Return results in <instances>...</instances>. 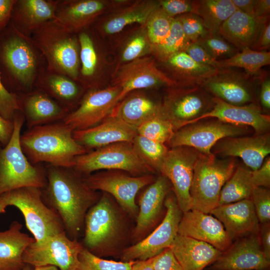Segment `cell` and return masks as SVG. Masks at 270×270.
Listing matches in <instances>:
<instances>
[{"label":"cell","mask_w":270,"mask_h":270,"mask_svg":"<svg viewBox=\"0 0 270 270\" xmlns=\"http://www.w3.org/2000/svg\"><path fill=\"white\" fill-rule=\"evenodd\" d=\"M70 168L50 166L47 171L46 196L60 218L65 231L76 239L87 212L99 200L96 190Z\"/></svg>","instance_id":"6da1fadb"},{"label":"cell","mask_w":270,"mask_h":270,"mask_svg":"<svg viewBox=\"0 0 270 270\" xmlns=\"http://www.w3.org/2000/svg\"><path fill=\"white\" fill-rule=\"evenodd\" d=\"M126 214L107 193L87 212L83 246L102 258L120 256L128 235Z\"/></svg>","instance_id":"7a4b0ae2"},{"label":"cell","mask_w":270,"mask_h":270,"mask_svg":"<svg viewBox=\"0 0 270 270\" xmlns=\"http://www.w3.org/2000/svg\"><path fill=\"white\" fill-rule=\"evenodd\" d=\"M73 132L63 122L33 126L20 135L21 146L32 164L46 162L70 168L76 157L86 152L74 138Z\"/></svg>","instance_id":"3957f363"},{"label":"cell","mask_w":270,"mask_h":270,"mask_svg":"<svg viewBox=\"0 0 270 270\" xmlns=\"http://www.w3.org/2000/svg\"><path fill=\"white\" fill-rule=\"evenodd\" d=\"M74 34L54 19L34 31L31 40L46 58L50 72L77 80L80 67V47Z\"/></svg>","instance_id":"277c9868"},{"label":"cell","mask_w":270,"mask_h":270,"mask_svg":"<svg viewBox=\"0 0 270 270\" xmlns=\"http://www.w3.org/2000/svg\"><path fill=\"white\" fill-rule=\"evenodd\" d=\"M12 136L0 150V196L18 188L46 185L42 171L34 166L24 152L20 142L24 119L16 116Z\"/></svg>","instance_id":"5b68a950"},{"label":"cell","mask_w":270,"mask_h":270,"mask_svg":"<svg viewBox=\"0 0 270 270\" xmlns=\"http://www.w3.org/2000/svg\"><path fill=\"white\" fill-rule=\"evenodd\" d=\"M235 166L234 159L220 160L214 154H200L194 169L190 190L191 210L208 214L217 207L222 189L232 174Z\"/></svg>","instance_id":"8992f818"},{"label":"cell","mask_w":270,"mask_h":270,"mask_svg":"<svg viewBox=\"0 0 270 270\" xmlns=\"http://www.w3.org/2000/svg\"><path fill=\"white\" fill-rule=\"evenodd\" d=\"M0 205L18 208L36 241L66 232L58 214L42 202L40 188L25 187L4 193L0 196Z\"/></svg>","instance_id":"52a82bcc"},{"label":"cell","mask_w":270,"mask_h":270,"mask_svg":"<svg viewBox=\"0 0 270 270\" xmlns=\"http://www.w3.org/2000/svg\"><path fill=\"white\" fill-rule=\"evenodd\" d=\"M73 168L84 174L107 170L125 171L132 176H140L155 172L138 156L132 143L128 142L112 144L78 156Z\"/></svg>","instance_id":"ba28073f"},{"label":"cell","mask_w":270,"mask_h":270,"mask_svg":"<svg viewBox=\"0 0 270 270\" xmlns=\"http://www.w3.org/2000/svg\"><path fill=\"white\" fill-rule=\"evenodd\" d=\"M165 215L158 226L140 241L126 248L120 258L122 262L145 260L170 248L178 234V227L183 212L171 190L166 196Z\"/></svg>","instance_id":"9c48e42d"},{"label":"cell","mask_w":270,"mask_h":270,"mask_svg":"<svg viewBox=\"0 0 270 270\" xmlns=\"http://www.w3.org/2000/svg\"><path fill=\"white\" fill-rule=\"evenodd\" d=\"M76 239H70L66 232L34 240L25 250L23 260L34 268L54 266L60 270H76L78 255L83 248Z\"/></svg>","instance_id":"30bf717a"},{"label":"cell","mask_w":270,"mask_h":270,"mask_svg":"<svg viewBox=\"0 0 270 270\" xmlns=\"http://www.w3.org/2000/svg\"><path fill=\"white\" fill-rule=\"evenodd\" d=\"M213 98L202 85L181 86L168 93L160 104V115L172 124L176 131L211 110Z\"/></svg>","instance_id":"8fae6325"},{"label":"cell","mask_w":270,"mask_h":270,"mask_svg":"<svg viewBox=\"0 0 270 270\" xmlns=\"http://www.w3.org/2000/svg\"><path fill=\"white\" fill-rule=\"evenodd\" d=\"M155 180L152 174L134 176L120 170L97 172L84 179L92 190L112 195L128 216L136 218L138 212V207L135 202L137 193Z\"/></svg>","instance_id":"7c38bea8"},{"label":"cell","mask_w":270,"mask_h":270,"mask_svg":"<svg viewBox=\"0 0 270 270\" xmlns=\"http://www.w3.org/2000/svg\"><path fill=\"white\" fill-rule=\"evenodd\" d=\"M200 154L189 146L171 148L160 170L161 174L170 182L178 204L183 213L192 208L190 190L194 166Z\"/></svg>","instance_id":"4fadbf2b"},{"label":"cell","mask_w":270,"mask_h":270,"mask_svg":"<svg viewBox=\"0 0 270 270\" xmlns=\"http://www.w3.org/2000/svg\"><path fill=\"white\" fill-rule=\"evenodd\" d=\"M248 126L225 123L218 120L204 122H196L176 130L168 144L170 148L186 146L201 154L210 156L212 148L221 139L240 136L246 134Z\"/></svg>","instance_id":"5bb4252c"},{"label":"cell","mask_w":270,"mask_h":270,"mask_svg":"<svg viewBox=\"0 0 270 270\" xmlns=\"http://www.w3.org/2000/svg\"><path fill=\"white\" fill-rule=\"evenodd\" d=\"M120 92L116 85L90 90L84 96L78 108L67 114L63 122L73 131L98 124L112 114L118 104Z\"/></svg>","instance_id":"9a60e30c"},{"label":"cell","mask_w":270,"mask_h":270,"mask_svg":"<svg viewBox=\"0 0 270 270\" xmlns=\"http://www.w3.org/2000/svg\"><path fill=\"white\" fill-rule=\"evenodd\" d=\"M114 85L121 88L118 101L131 91L160 86H176V82L160 70L151 57L142 56L120 66L115 74Z\"/></svg>","instance_id":"2e32d148"},{"label":"cell","mask_w":270,"mask_h":270,"mask_svg":"<svg viewBox=\"0 0 270 270\" xmlns=\"http://www.w3.org/2000/svg\"><path fill=\"white\" fill-rule=\"evenodd\" d=\"M270 267L258 234L234 240L204 270H269Z\"/></svg>","instance_id":"e0dca14e"},{"label":"cell","mask_w":270,"mask_h":270,"mask_svg":"<svg viewBox=\"0 0 270 270\" xmlns=\"http://www.w3.org/2000/svg\"><path fill=\"white\" fill-rule=\"evenodd\" d=\"M36 46L31 38L19 32L4 44V62L18 83L24 88H32L38 70Z\"/></svg>","instance_id":"ac0fdd59"},{"label":"cell","mask_w":270,"mask_h":270,"mask_svg":"<svg viewBox=\"0 0 270 270\" xmlns=\"http://www.w3.org/2000/svg\"><path fill=\"white\" fill-rule=\"evenodd\" d=\"M172 190L170 181L160 176L142 193L138 200V212L132 239L136 244L147 236L163 219L164 200Z\"/></svg>","instance_id":"d6986e66"},{"label":"cell","mask_w":270,"mask_h":270,"mask_svg":"<svg viewBox=\"0 0 270 270\" xmlns=\"http://www.w3.org/2000/svg\"><path fill=\"white\" fill-rule=\"evenodd\" d=\"M234 68H218V72L201 85L210 94L236 106L248 104L253 100L252 82L255 76Z\"/></svg>","instance_id":"ffe728a7"},{"label":"cell","mask_w":270,"mask_h":270,"mask_svg":"<svg viewBox=\"0 0 270 270\" xmlns=\"http://www.w3.org/2000/svg\"><path fill=\"white\" fill-rule=\"evenodd\" d=\"M178 233L206 242L221 252L226 250L233 242L218 218L197 210L183 213Z\"/></svg>","instance_id":"44dd1931"},{"label":"cell","mask_w":270,"mask_h":270,"mask_svg":"<svg viewBox=\"0 0 270 270\" xmlns=\"http://www.w3.org/2000/svg\"><path fill=\"white\" fill-rule=\"evenodd\" d=\"M214 152L224 157H239L252 170L258 169L270 153V134L226 137L213 146Z\"/></svg>","instance_id":"7402d4cb"},{"label":"cell","mask_w":270,"mask_h":270,"mask_svg":"<svg viewBox=\"0 0 270 270\" xmlns=\"http://www.w3.org/2000/svg\"><path fill=\"white\" fill-rule=\"evenodd\" d=\"M213 100L214 104L212 110L192 124L206 118H216L229 124L250 126L258 134H265L270 128V116L263 114L260 108L254 104L236 106L216 97H214Z\"/></svg>","instance_id":"603a6c76"},{"label":"cell","mask_w":270,"mask_h":270,"mask_svg":"<svg viewBox=\"0 0 270 270\" xmlns=\"http://www.w3.org/2000/svg\"><path fill=\"white\" fill-rule=\"evenodd\" d=\"M210 214L222 223L232 241L258 234L260 223L250 198L218 206Z\"/></svg>","instance_id":"cb8c5ba5"},{"label":"cell","mask_w":270,"mask_h":270,"mask_svg":"<svg viewBox=\"0 0 270 270\" xmlns=\"http://www.w3.org/2000/svg\"><path fill=\"white\" fill-rule=\"evenodd\" d=\"M137 134L136 128L112 115L94 127L73 132L74 138L86 149L120 142L132 143Z\"/></svg>","instance_id":"d4e9b609"},{"label":"cell","mask_w":270,"mask_h":270,"mask_svg":"<svg viewBox=\"0 0 270 270\" xmlns=\"http://www.w3.org/2000/svg\"><path fill=\"white\" fill-rule=\"evenodd\" d=\"M108 6L107 2L100 0H58L54 20L69 32H80Z\"/></svg>","instance_id":"484cf974"},{"label":"cell","mask_w":270,"mask_h":270,"mask_svg":"<svg viewBox=\"0 0 270 270\" xmlns=\"http://www.w3.org/2000/svg\"><path fill=\"white\" fill-rule=\"evenodd\" d=\"M170 248L184 270H204L222 252L206 242L179 234Z\"/></svg>","instance_id":"4316f807"},{"label":"cell","mask_w":270,"mask_h":270,"mask_svg":"<svg viewBox=\"0 0 270 270\" xmlns=\"http://www.w3.org/2000/svg\"><path fill=\"white\" fill-rule=\"evenodd\" d=\"M22 224L13 221L9 228L0 231V270H22L26 265L24 253L35 240L21 232Z\"/></svg>","instance_id":"83f0119b"},{"label":"cell","mask_w":270,"mask_h":270,"mask_svg":"<svg viewBox=\"0 0 270 270\" xmlns=\"http://www.w3.org/2000/svg\"><path fill=\"white\" fill-rule=\"evenodd\" d=\"M263 23L237 10L222 24L218 34L240 51L251 48L258 38Z\"/></svg>","instance_id":"f1b7e54d"},{"label":"cell","mask_w":270,"mask_h":270,"mask_svg":"<svg viewBox=\"0 0 270 270\" xmlns=\"http://www.w3.org/2000/svg\"><path fill=\"white\" fill-rule=\"evenodd\" d=\"M58 0H16V16L21 34L29 37L44 23L55 19Z\"/></svg>","instance_id":"f546056e"},{"label":"cell","mask_w":270,"mask_h":270,"mask_svg":"<svg viewBox=\"0 0 270 270\" xmlns=\"http://www.w3.org/2000/svg\"><path fill=\"white\" fill-rule=\"evenodd\" d=\"M174 78L177 86L201 85L216 74L218 68L194 61L184 52H177L164 62Z\"/></svg>","instance_id":"4dcf8cb0"},{"label":"cell","mask_w":270,"mask_h":270,"mask_svg":"<svg viewBox=\"0 0 270 270\" xmlns=\"http://www.w3.org/2000/svg\"><path fill=\"white\" fill-rule=\"evenodd\" d=\"M23 106L30 128L64 119L67 115L66 108L40 92H34L27 96Z\"/></svg>","instance_id":"1f68e13d"},{"label":"cell","mask_w":270,"mask_h":270,"mask_svg":"<svg viewBox=\"0 0 270 270\" xmlns=\"http://www.w3.org/2000/svg\"><path fill=\"white\" fill-rule=\"evenodd\" d=\"M160 104L142 94L130 96L118 104L111 115L137 128L148 120L160 115Z\"/></svg>","instance_id":"d6a6232c"},{"label":"cell","mask_w":270,"mask_h":270,"mask_svg":"<svg viewBox=\"0 0 270 270\" xmlns=\"http://www.w3.org/2000/svg\"><path fill=\"white\" fill-rule=\"evenodd\" d=\"M160 6L158 1L134 2L112 14L103 24L104 32L109 34L122 31L126 26L138 23L146 24L150 14Z\"/></svg>","instance_id":"836d02e7"},{"label":"cell","mask_w":270,"mask_h":270,"mask_svg":"<svg viewBox=\"0 0 270 270\" xmlns=\"http://www.w3.org/2000/svg\"><path fill=\"white\" fill-rule=\"evenodd\" d=\"M194 14L202 20L210 34H218L222 24L237 8L232 0H194Z\"/></svg>","instance_id":"e575fe53"},{"label":"cell","mask_w":270,"mask_h":270,"mask_svg":"<svg viewBox=\"0 0 270 270\" xmlns=\"http://www.w3.org/2000/svg\"><path fill=\"white\" fill-rule=\"evenodd\" d=\"M254 188L252 170L247 167L238 166L222 187L218 206L250 198Z\"/></svg>","instance_id":"d590c367"},{"label":"cell","mask_w":270,"mask_h":270,"mask_svg":"<svg viewBox=\"0 0 270 270\" xmlns=\"http://www.w3.org/2000/svg\"><path fill=\"white\" fill-rule=\"evenodd\" d=\"M270 64V52L268 51H256L245 48L230 58L216 61L218 68H240L246 72L256 75L260 69Z\"/></svg>","instance_id":"8d00e7d4"},{"label":"cell","mask_w":270,"mask_h":270,"mask_svg":"<svg viewBox=\"0 0 270 270\" xmlns=\"http://www.w3.org/2000/svg\"><path fill=\"white\" fill-rule=\"evenodd\" d=\"M132 144L140 158L155 172H160L168 150L166 146L138 134L134 138Z\"/></svg>","instance_id":"74e56055"},{"label":"cell","mask_w":270,"mask_h":270,"mask_svg":"<svg viewBox=\"0 0 270 270\" xmlns=\"http://www.w3.org/2000/svg\"><path fill=\"white\" fill-rule=\"evenodd\" d=\"M190 42L183 32L179 20L175 17L172 18L168 36L152 50L161 60L164 62L172 55L184 52Z\"/></svg>","instance_id":"f35d334b"},{"label":"cell","mask_w":270,"mask_h":270,"mask_svg":"<svg viewBox=\"0 0 270 270\" xmlns=\"http://www.w3.org/2000/svg\"><path fill=\"white\" fill-rule=\"evenodd\" d=\"M172 18L160 6L150 16L146 24V33L152 50L162 44L168 35Z\"/></svg>","instance_id":"ab89813d"},{"label":"cell","mask_w":270,"mask_h":270,"mask_svg":"<svg viewBox=\"0 0 270 270\" xmlns=\"http://www.w3.org/2000/svg\"><path fill=\"white\" fill-rule=\"evenodd\" d=\"M46 89L54 97L62 102H69L77 98L80 90L73 80L70 78L51 72L44 80Z\"/></svg>","instance_id":"60d3db41"},{"label":"cell","mask_w":270,"mask_h":270,"mask_svg":"<svg viewBox=\"0 0 270 270\" xmlns=\"http://www.w3.org/2000/svg\"><path fill=\"white\" fill-rule=\"evenodd\" d=\"M80 47V74L84 79L90 80L96 74L98 66V56L94 42L90 36L84 31L78 36Z\"/></svg>","instance_id":"b9f144b4"},{"label":"cell","mask_w":270,"mask_h":270,"mask_svg":"<svg viewBox=\"0 0 270 270\" xmlns=\"http://www.w3.org/2000/svg\"><path fill=\"white\" fill-rule=\"evenodd\" d=\"M136 130L140 136L164 144L168 142L175 132L172 124L160 115L146 121Z\"/></svg>","instance_id":"7bdbcfd3"},{"label":"cell","mask_w":270,"mask_h":270,"mask_svg":"<svg viewBox=\"0 0 270 270\" xmlns=\"http://www.w3.org/2000/svg\"><path fill=\"white\" fill-rule=\"evenodd\" d=\"M135 261L124 262L105 260L92 254L84 247L78 255L76 270H131Z\"/></svg>","instance_id":"ee69618b"},{"label":"cell","mask_w":270,"mask_h":270,"mask_svg":"<svg viewBox=\"0 0 270 270\" xmlns=\"http://www.w3.org/2000/svg\"><path fill=\"white\" fill-rule=\"evenodd\" d=\"M196 42L216 61L230 58L239 52L235 46L218 34H208Z\"/></svg>","instance_id":"f6af8a7d"},{"label":"cell","mask_w":270,"mask_h":270,"mask_svg":"<svg viewBox=\"0 0 270 270\" xmlns=\"http://www.w3.org/2000/svg\"><path fill=\"white\" fill-rule=\"evenodd\" d=\"M152 50L146 33H139L130 38L124 46L121 54V60L128 62L144 55Z\"/></svg>","instance_id":"bcb514c9"},{"label":"cell","mask_w":270,"mask_h":270,"mask_svg":"<svg viewBox=\"0 0 270 270\" xmlns=\"http://www.w3.org/2000/svg\"><path fill=\"white\" fill-rule=\"evenodd\" d=\"M176 18L179 20L186 38L190 42H196L210 34L201 18L196 14L187 13Z\"/></svg>","instance_id":"7dc6e473"},{"label":"cell","mask_w":270,"mask_h":270,"mask_svg":"<svg viewBox=\"0 0 270 270\" xmlns=\"http://www.w3.org/2000/svg\"><path fill=\"white\" fill-rule=\"evenodd\" d=\"M260 223L270 222V191L268 188L256 187L250 198Z\"/></svg>","instance_id":"c3c4849f"},{"label":"cell","mask_w":270,"mask_h":270,"mask_svg":"<svg viewBox=\"0 0 270 270\" xmlns=\"http://www.w3.org/2000/svg\"><path fill=\"white\" fill-rule=\"evenodd\" d=\"M19 110L17 96L4 88L0 77V114L5 119L13 121L16 111Z\"/></svg>","instance_id":"681fc988"},{"label":"cell","mask_w":270,"mask_h":270,"mask_svg":"<svg viewBox=\"0 0 270 270\" xmlns=\"http://www.w3.org/2000/svg\"><path fill=\"white\" fill-rule=\"evenodd\" d=\"M160 6L170 17L174 18L187 13H194V0H161Z\"/></svg>","instance_id":"f907efd6"},{"label":"cell","mask_w":270,"mask_h":270,"mask_svg":"<svg viewBox=\"0 0 270 270\" xmlns=\"http://www.w3.org/2000/svg\"><path fill=\"white\" fill-rule=\"evenodd\" d=\"M154 270H184L170 248L152 258Z\"/></svg>","instance_id":"816d5d0a"},{"label":"cell","mask_w":270,"mask_h":270,"mask_svg":"<svg viewBox=\"0 0 270 270\" xmlns=\"http://www.w3.org/2000/svg\"><path fill=\"white\" fill-rule=\"evenodd\" d=\"M184 52L198 63L216 67V60L196 42H190Z\"/></svg>","instance_id":"f5cc1de1"},{"label":"cell","mask_w":270,"mask_h":270,"mask_svg":"<svg viewBox=\"0 0 270 270\" xmlns=\"http://www.w3.org/2000/svg\"><path fill=\"white\" fill-rule=\"evenodd\" d=\"M252 180L255 187L268 188L270 186V158L266 157L260 167L252 170Z\"/></svg>","instance_id":"db71d44e"},{"label":"cell","mask_w":270,"mask_h":270,"mask_svg":"<svg viewBox=\"0 0 270 270\" xmlns=\"http://www.w3.org/2000/svg\"><path fill=\"white\" fill-rule=\"evenodd\" d=\"M270 46V24L269 20L262 24L259 34L254 43L251 46L256 51H267Z\"/></svg>","instance_id":"11a10c76"},{"label":"cell","mask_w":270,"mask_h":270,"mask_svg":"<svg viewBox=\"0 0 270 270\" xmlns=\"http://www.w3.org/2000/svg\"><path fill=\"white\" fill-rule=\"evenodd\" d=\"M258 236L262 252L266 258L270 260V224H260Z\"/></svg>","instance_id":"9f6ffc18"},{"label":"cell","mask_w":270,"mask_h":270,"mask_svg":"<svg viewBox=\"0 0 270 270\" xmlns=\"http://www.w3.org/2000/svg\"><path fill=\"white\" fill-rule=\"evenodd\" d=\"M270 13V0H256L254 16L262 22L269 20Z\"/></svg>","instance_id":"6f0895ef"},{"label":"cell","mask_w":270,"mask_h":270,"mask_svg":"<svg viewBox=\"0 0 270 270\" xmlns=\"http://www.w3.org/2000/svg\"><path fill=\"white\" fill-rule=\"evenodd\" d=\"M13 130V121L6 120L0 114V142L6 145L12 136Z\"/></svg>","instance_id":"680465c9"},{"label":"cell","mask_w":270,"mask_h":270,"mask_svg":"<svg viewBox=\"0 0 270 270\" xmlns=\"http://www.w3.org/2000/svg\"><path fill=\"white\" fill-rule=\"evenodd\" d=\"M16 0H0V27L8 20Z\"/></svg>","instance_id":"91938a15"},{"label":"cell","mask_w":270,"mask_h":270,"mask_svg":"<svg viewBox=\"0 0 270 270\" xmlns=\"http://www.w3.org/2000/svg\"><path fill=\"white\" fill-rule=\"evenodd\" d=\"M232 1L238 10L254 16L256 0H232Z\"/></svg>","instance_id":"94428289"},{"label":"cell","mask_w":270,"mask_h":270,"mask_svg":"<svg viewBox=\"0 0 270 270\" xmlns=\"http://www.w3.org/2000/svg\"><path fill=\"white\" fill-rule=\"evenodd\" d=\"M260 100L262 106L267 110L270 108V80L267 78L262 84Z\"/></svg>","instance_id":"6125c7cd"},{"label":"cell","mask_w":270,"mask_h":270,"mask_svg":"<svg viewBox=\"0 0 270 270\" xmlns=\"http://www.w3.org/2000/svg\"><path fill=\"white\" fill-rule=\"evenodd\" d=\"M131 270H154L152 258L145 260H136Z\"/></svg>","instance_id":"be15d7a7"},{"label":"cell","mask_w":270,"mask_h":270,"mask_svg":"<svg viewBox=\"0 0 270 270\" xmlns=\"http://www.w3.org/2000/svg\"><path fill=\"white\" fill-rule=\"evenodd\" d=\"M34 270H60L58 268L54 266H44L40 267H36Z\"/></svg>","instance_id":"e7e4bbea"},{"label":"cell","mask_w":270,"mask_h":270,"mask_svg":"<svg viewBox=\"0 0 270 270\" xmlns=\"http://www.w3.org/2000/svg\"><path fill=\"white\" fill-rule=\"evenodd\" d=\"M34 267L30 265L26 264L25 267L22 270H34Z\"/></svg>","instance_id":"03108f58"},{"label":"cell","mask_w":270,"mask_h":270,"mask_svg":"<svg viewBox=\"0 0 270 270\" xmlns=\"http://www.w3.org/2000/svg\"><path fill=\"white\" fill-rule=\"evenodd\" d=\"M6 210L4 208L0 206V214L5 212Z\"/></svg>","instance_id":"003e7915"}]
</instances>
